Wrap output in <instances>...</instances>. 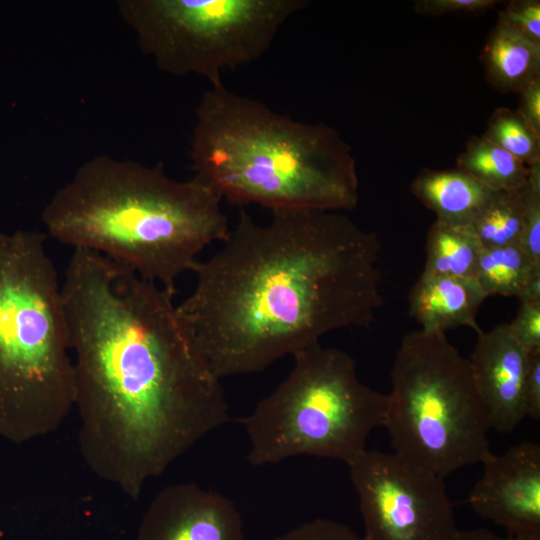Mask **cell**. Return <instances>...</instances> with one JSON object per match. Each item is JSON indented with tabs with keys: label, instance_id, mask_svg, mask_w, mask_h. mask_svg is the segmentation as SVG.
<instances>
[{
	"label": "cell",
	"instance_id": "2e32d148",
	"mask_svg": "<svg viewBox=\"0 0 540 540\" xmlns=\"http://www.w3.org/2000/svg\"><path fill=\"white\" fill-rule=\"evenodd\" d=\"M481 249L471 226H453L436 219L426 237L423 272L475 278Z\"/></svg>",
	"mask_w": 540,
	"mask_h": 540
},
{
	"label": "cell",
	"instance_id": "d6986e66",
	"mask_svg": "<svg viewBox=\"0 0 540 540\" xmlns=\"http://www.w3.org/2000/svg\"><path fill=\"white\" fill-rule=\"evenodd\" d=\"M518 244L482 248L475 278L486 296L518 297L534 266Z\"/></svg>",
	"mask_w": 540,
	"mask_h": 540
},
{
	"label": "cell",
	"instance_id": "4fadbf2b",
	"mask_svg": "<svg viewBox=\"0 0 540 540\" xmlns=\"http://www.w3.org/2000/svg\"><path fill=\"white\" fill-rule=\"evenodd\" d=\"M487 298L475 278L423 272L408 295L409 315L422 330L442 332L467 326L478 334V310Z\"/></svg>",
	"mask_w": 540,
	"mask_h": 540
},
{
	"label": "cell",
	"instance_id": "8fae6325",
	"mask_svg": "<svg viewBox=\"0 0 540 540\" xmlns=\"http://www.w3.org/2000/svg\"><path fill=\"white\" fill-rule=\"evenodd\" d=\"M136 540L245 539L241 515L231 500L195 483H177L153 498Z\"/></svg>",
	"mask_w": 540,
	"mask_h": 540
},
{
	"label": "cell",
	"instance_id": "52a82bcc",
	"mask_svg": "<svg viewBox=\"0 0 540 540\" xmlns=\"http://www.w3.org/2000/svg\"><path fill=\"white\" fill-rule=\"evenodd\" d=\"M390 375L383 427L394 453L442 477L492 454L470 362L445 333H406Z\"/></svg>",
	"mask_w": 540,
	"mask_h": 540
},
{
	"label": "cell",
	"instance_id": "4316f807",
	"mask_svg": "<svg viewBox=\"0 0 540 540\" xmlns=\"http://www.w3.org/2000/svg\"><path fill=\"white\" fill-rule=\"evenodd\" d=\"M516 111L540 134V77L530 81L520 91Z\"/></svg>",
	"mask_w": 540,
	"mask_h": 540
},
{
	"label": "cell",
	"instance_id": "30bf717a",
	"mask_svg": "<svg viewBox=\"0 0 540 540\" xmlns=\"http://www.w3.org/2000/svg\"><path fill=\"white\" fill-rule=\"evenodd\" d=\"M483 473L468 497L482 518L515 540H540V445L523 441L481 463Z\"/></svg>",
	"mask_w": 540,
	"mask_h": 540
},
{
	"label": "cell",
	"instance_id": "277c9868",
	"mask_svg": "<svg viewBox=\"0 0 540 540\" xmlns=\"http://www.w3.org/2000/svg\"><path fill=\"white\" fill-rule=\"evenodd\" d=\"M194 177L236 205L351 210L359 181L350 146L324 123H303L211 85L196 108Z\"/></svg>",
	"mask_w": 540,
	"mask_h": 540
},
{
	"label": "cell",
	"instance_id": "44dd1931",
	"mask_svg": "<svg viewBox=\"0 0 540 540\" xmlns=\"http://www.w3.org/2000/svg\"><path fill=\"white\" fill-rule=\"evenodd\" d=\"M523 230L518 242L529 260L540 264V161L529 166Z\"/></svg>",
	"mask_w": 540,
	"mask_h": 540
},
{
	"label": "cell",
	"instance_id": "7a4b0ae2",
	"mask_svg": "<svg viewBox=\"0 0 540 540\" xmlns=\"http://www.w3.org/2000/svg\"><path fill=\"white\" fill-rule=\"evenodd\" d=\"M222 248L192 271L177 311L221 380L260 372L326 333L368 327L382 306L380 243L338 211L244 210Z\"/></svg>",
	"mask_w": 540,
	"mask_h": 540
},
{
	"label": "cell",
	"instance_id": "7402d4cb",
	"mask_svg": "<svg viewBox=\"0 0 540 540\" xmlns=\"http://www.w3.org/2000/svg\"><path fill=\"white\" fill-rule=\"evenodd\" d=\"M498 19L523 38L540 46L539 0L509 1Z\"/></svg>",
	"mask_w": 540,
	"mask_h": 540
},
{
	"label": "cell",
	"instance_id": "e0dca14e",
	"mask_svg": "<svg viewBox=\"0 0 540 540\" xmlns=\"http://www.w3.org/2000/svg\"><path fill=\"white\" fill-rule=\"evenodd\" d=\"M456 163L457 169L495 191L519 189L529 176V166L482 136L469 139Z\"/></svg>",
	"mask_w": 540,
	"mask_h": 540
},
{
	"label": "cell",
	"instance_id": "3957f363",
	"mask_svg": "<svg viewBox=\"0 0 540 540\" xmlns=\"http://www.w3.org/2000/svg\"><path fill=\"white\" fill-rule=\"evenodd\" d=\"M221 200L194 176L171 178L162 164L100 155L53 194L42 221L58 242L104 255L175 295L198 254L231 230Z\"/></svg>",
	"mask_w": 540,
	"mask_h": 540
},
{
	"label": "cell",
	"instance_id": "ffe728a7",
	"mask_svg": "<svg viewBox=\"0 0 540 540\" xmlns=\"http://www.w3.org/2000/svg\"><path fill=\"white\" fill-rule=\"evenodd\" d=\"M482 137L527 166L540 161V134L516 110L496 109Z\"/></svg>",
	"mask_w": 540,
	"mask_h": 540
},
{
	"label": "cell",
	"instance_id": "9c48e42d",
	"mask_svg": "<svg viewBox=\"0 0 540 540\" xmlns=\"http://www.w3.org/2000/svg\"><path fill=\"white\" fill-rule=\"evenodd\" d=\"M347 465L364 540H450L458 530L444 477L394 452L366 449Z\"/></svg>",
	"mask_w": 540,
	"mask_h": 540
},
{
	"label": "cell",
	"instance_id": "7c38bea8",
	"mask_svg": "<svg viewBox=\"0 0 540 540\" xmlns=\"http://www.w3.org/2000/svg\"><path fill=\"white\" fill-rule=\"evenodd\" d=\"M531 354L514 338L508 323L477 334L468 360L491 429L511 433L526 417L524 386Z\"/></svg>",
	"mask_w": 540,
	"mask_h": 540
},
{
	"label": "cell",
	"instance_id": "8992f818",
	"mask_svg": "<svg viewBox=\"0 0 540 540\" xmlns=\"http://www.w3.org/2000/svg\"><path fill=\"white\" fill-rule=\"evenodd\" d=\"M293 356L286 378L240 419L254 466L309 455L348 463L384 425L387 394L362 383L346 352L315 343Z\"/></svg>",
	"mask_w": 540,
	"mask_h": 540
},
{
	"label": "cell",
	"instance_id": "603a6c76",
	"mask_svg": "<svg viewBox=\"0 0 540 540\" xmlns=\"http://www.w3.org/2000/svg\"><path fill=\"white\" fill-rule=\"evenodd\" d=\"M273 540H364V538L340 522L317 518L298 525Z\"/></svg>",
	"mask_w": 540,
	"mask_h": 540
},
{
	"label": "cell",
	"instance_id": "ac0fdd59",
	"mask_svg": "<svg viewBox=\"0 0 540 540\" xmlns=\"http://www.w3.org/2000/svg\"><path fill=\"white\" fill-rule=\"evenodd\" d=\"M526 199V184L519 189L496 192L471 225L482 248L518 244L523 230Z\"/></svg>",
	"mask_w": 540,
	"mask_h": 540
},
{
	"label": "cell",
	"instance_id": "83f0119b",
	"mask_svg": "<svg viewBox=\"0 0 540 540\" xmlns=\"http://www.w3.org/2000/svg\"><path fill=\"white\" fill-rule=\"evenodd\" d=\"M518 298L520 303L540 301V265H536L528 275Z\"/></svg>",
	"mask_w": 540,
	"mask_h": 540
},
{
	"label": "cell",
	"instance_id": "d4e9b609",
	"mask_svg": "<svg viewBox=\"0 0 540 540\" xmlns=\"http://www.w3.org/2000/svg\"><path fill=\"white\" fill-rule=\"evenodd\" d=\"M497 0H417L414 10L423 15H444L456 12L480 13L492 9Z\"/></svg>",
	"mask_w": 540,
	"mask_h": 540
},
{
	"label": "cell",
	"instance_id": "f1b7e54d",
	"mask_svg": "<svg viewBox=\"0 0 540 540\" xmlns=\"http://www.w3.org/2000/svg\"><path fill=\"white\" fill-rule=\"evenodd\" d=\"M450 540H515L510 537H500L495 533L482 528L460 530L452 536Z\"/></svg>",
	"mask_w": 540,
	"mask_h": 540
},
{
	"label": "cell",
	"instance_id": "ba28073f",
	"mask_svg": "<svg viewBox=\"0 0 540 540\" xmlns=\"http://www.w3.org/2000/svg\"><path fill=\"white\" fill-rule=\"evenodd\" d=\"M306 0H120L118 12L158 69L201 75L259 59Z\"/></svg>",
	"mask_w": 540,
	"mask_h": 540
},
{
	"label": "cell",
	"instance_id": "5b68a950",
	"mask_svg": "<svg viewBox=\"0 0 540 540\" xmlns=\"http://www.w3.org/2000/svg\"><path fill=\"white\" fill-rule=\"evenodd\" d=\"M61 285L36 231H0V409L24 438L55 432L74 408Z\"/></svg>",
	"mask_w": 540,
	"mask_h": 540
},
{
	"label": "cell",
	"instance_id": "484cf974",
	"mask_svg": "<svg viewBox=\"0 0 540 540\" xmlns=\"http://www.w3.org/2000/svg\"><path fill=\"white\" fill-rule=\"evenodd\" d=\"M524 409L526 417L540 418V352L530 355L524 386Z\"/></svg>",
	"mask_w": 540,
	"mask_h": 540
},
{
	"label": "cell",
	"instance_id": "9a60e30c",
	"mask_svg": "<svg viewBox=\"0 0 540 540\" xmlns=\"http://www.w3.org/2000/svg\"><path fill=\"white\" fill-rule=\"evenodd\" d=\"M481 60L487 80L501 93L519 92L540 77V46L499 19L487 38Z\"/></svg>",
	"mask_w": 540,
	"mask_h": 540
},
{
	"label": "cell",
	"instance_id": "5bb4252c",
	"mask_svg": "<svg viewBox=\"0 0 540 540\" xmlns=\"http://www.w3.org/2000/svg\"><path fill=\"white\" fill-rule=\"evenodd\" d=\"M411 192L436 219L453 226H471L497 191L467 173L425 169L411 183Z\"/></svg>",
	"mask_w": 540,
	"mask_h": 540
},
{
	"label": "cell",
	"instance_id": "cb8c5ba5",
	"mask_svg": "<svg viewBox=\"0 0 540 540\" xmlns=\"http://www.w3.org/2000/svg\"><path fill=\"white\" fill-rule=\"evenodd\" d=\"M509 324L512 335L530 354L540 352V301L520 303Z\"/></svg>",
	"mask_w": 540,
	"mask_h": 540
},
{
	"label": "cell",
	"instance_id": "6da1fadb",
	"mask_svg": "<svg viewBox=\"0 0 540 540\" xmlns=\"http://www.w3.org/2000/svg\"><path fill=\"white\" fill-rule=\"evenodd\" d=\"M61 290L81 456L97 478L137 499L151 479L230 421L221 379L174 295L128 267L73 249Z\"/></svg>",
	"mask_w": 540,
	"mask_h": 540
}]
</instances>
